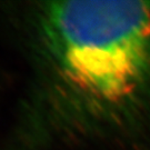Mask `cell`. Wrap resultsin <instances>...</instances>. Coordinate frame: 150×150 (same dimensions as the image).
<instances>
[{"mask_svg":"<svg viewBox=\"0 0 150 150\" xmlns=\"http://www.w3.org/2000/svg\"><path fill=\"white\" fill-rule=\"evenodd\" d=\"M43 28L64 76L93 98L119 102L150 81V1H57Z\"/></svg>","mask_w":150,"mask_h":150,"instance_id":"1","label":"cell"}]
</instances>
